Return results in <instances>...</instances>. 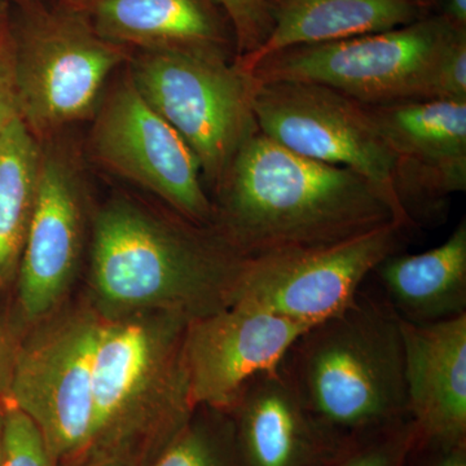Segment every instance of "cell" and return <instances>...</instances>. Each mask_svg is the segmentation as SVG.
Segmentation results:
<instances>
[{"label":"cell","instance_id":"603a6c76","mask_svg":"<svg viewBox=\"0 0 466 466\" xmlns=\"http://www.w3.org/2000/svg\"><path fill=\"white\" fill-rule=\"evenodd\" d=\"M35 424L5 398L3 458L0 466H55Z\"/></svg>","mask_w":466,"mask_h":466},{"label":"cell","instance_id":"30bf717a","mask_svg":"<svg viewBox=\"0 0 466 466\" xmlns=\"http://www.w3.org/2000/svg\"><path fill=\"white\" fill-rule=\"evenodd\" d=\"M253 113L267 137L305 157L363 175L410 228L415 226L398 198L394 153L367 106L321 85L254 81Z\"/></svg>","mask_w":466,"mask_h":466},{"label":"cell","instance_id":"7c38bea8","mask_svg":"<svg viewBox=\"0 0 466 466\" xmlns=\"http://www.w3.org/2000/svg\"><path fill=\"white\" fill-rule=\"evenodd\" d=\"M308 329L244 305L189 320L183 357L192 407L226 410L251 379L278 368Z\"/></svg>","mask_w":466,"mask_h":466},{"label":"cell","instance_id":"44dd1931","mask_svg":"<svg viewBox=\"0 0 466 466\" xmlns=\"http://www.w3.org/2000/svg\"><path fill=\"white\" fill-rule=\"evenodd\" d=\"M152 466H248L225 410L195 408Z\"/></svg>","mask_w":466,"mask_h":466},{"label":"cell","instance_id":"f1b7e54d","mask_svg":"<svg viewBox=\"0 0 466 466\" xmlns=\"http://www.w3.org/2000/svg\"><path fill=\"white\" fill-rule=\"evenodd\" d=\"M440 16L453 29L466 30V0H438Z\"/></svg>","mask_w":466,"mask_h":466},{"label":"cell","instance_id":"52a82bcc","mask_svg":"<svg viewBox=\"0 0 466 466\" xmlns=\"http://www.w3.org/2000/svg\"><path fill=\"white\" fill-rule=\"evenodd\" d=\"M21 9L14 24L21 119L36 137L91 115L128 48L103 38L76 9Z\"/></svg>","mask_w":466,"mask_h":466},{"label":"cell","instance_id":"f546056e","mask_svg":"<svg viewBox=\"0 0 466 466\" xmlns=\"http://www.w3.org/2000/svg\"><path fill=\"white\" fill-rule=\"evenodd\" d=\"M5 397H0V464L3 458V433H5Z\"/></svg>","mask_w":466,"mask_h":466},{"label":"cell","instance_id":"4316f807","mask_svg":"<svg viewBox=\"0 0 466 466\" xmlns=\"http://www.w3.org/2000/svg\"><path fill=\"white\" fill-rule=\"evenodd\" d=\"M404 466H466V441L416 437Z\"/></svg>","mask_w":466,"mask_h":466},{"label":"cell","instance_id":"836d02e7","mask_svg":"<svg viewBox=\"0 0 466 466\" xmlns=\"http://www.w3.org/2000/svg\"><path fill=\"white\" fill-rule=\"evenodd\" d=\"M88 466H121L116 461H95L94 464Z\"/></svg>","mask_w":466,"mask_h":466},{"label":"cell","instance_id":"4dcf8cb0","mask_svg":"<svg viewBox=\"0 0 466 466\" xmlns=\"http://www.w3.org/2000/svg\"><path fill=\"white\" fill-rule=\"evenodd\" d=\"M94 0H58V7H66L70 9H81Z\"/></svg>","mask_w":466,"mask_h":466},{"label":"cell","instance_id":"7402d4cb","mask_svg":"<svg viewBox=\"0 0 466 466\" xmlns=\"http://www.w3.org/2000/svg\"><path fill=\"white\" fill-rule=\"evenodd\" d=\"M417 437L410 416L343 437L314 466H404Z\"/></svg>","mask_w":466,"mask_h":466},{"label":"cell","instance_id":"277c9868","mask_svg":"<svg viewBox=\"0 0 466 466\" xmlns=\"http://www.w3.org/2000/svg\"><path fill=\"white\" fill-rule=\"evenodd\" d=\"M188 321L167 311L101 318L87 452L95 461H116L149 434L165 447L188 421L195 410L183 357Z\"/></svg>","mask_w":466,"mask_h":466},{"label":"cell","instance_id":"5bb4252c","mask_svg":"<svg viewBox=\"0 0 466 466\" xmlns=\"http://www.w3.org/2000/svg\"><path fill=\"white\" fill-rule=\"evenodd\" d=\"M81 179L66 156L43 152L35 208L18 268V303L27 323L60 308L75 281L85 238Z\"/></svg>","mask_w":466,"mask_h":466},{"label":"cell","instance_id":"d6986e66","mask_svg":"<svg viewBox=\"0 0 466 466\" xmlns=\"http://www.w3.org/2000/svg\"><path fill=\"white\" fill-rule=\"evenodd\" d=\"M400 320L431 324L466 314V222L420 254H391L373 269Z\"/></svg>","mask_w":466,"mask_h":466},{"label":"cell","instance_id":"4fadbf2b","mask_svg":"<svg viewBox=\"0 0 466 466\" xmlns=\"http://www.w3.org/2000/svg\"><path fill=\"white\" fill-rule=\"evenodd\" d=\"M394 153L401 207L416 214L466 189V101L416 100L367 106Z\"/></svg>","mask_w":466,"mask_h":466},{"label":"cell","instance_id":"ffe728a7","mask_svg":"<svg viewBox=\"0 0 466 466\" xmlns=\"http://www.w3.org/2000/svg\"><path fill=\"white\" fill-rule=\"evenodd\" d=\"M43 150L17 118L0 135V291L16 280L35 208Z\"/></svg>","mask_w":466,"mask_h":466},{"label":"cell","instance_id":"e0dca14e","mask_svg":"<svg viewBox=\"0 0 466 466\" xmlns=\"http://www.w3.org/2000/svg\"><path fill=\"white\" fill-rule=\"evenodd\" d=\"M76 11L103 38L140 51L227 52L231 43L227 18L213 0H94Z\"/></svg>","mask_w":466,"mask_h":466},{"label":"cell","instance_id":"1f68e13d","mask_svg":"<svg viewBox=\"0 0 466 466\" xmlns=\"http://www.w3.org/2000/svg\"><path fill=\"white\" fill-rule=\"evenodd\" d=\"M412 2L424 15L431 14V9L438 5V0H412Z\"/></svg>","mask_w":466,"mask_h":466},{"label":"cell","instance_id":"484cf974","mask_svg":"<svg viewBox=\"0 0 466 466\" xmlns=\"http://www.w3.org/2000/svg\"><path fill=\"white\" fill-rule=\"evenodd\" d=\"M431 100L466 101V30H453L435 66Z\"/></svg>","mask_w":466,"mask_h":466},{"label":"cell","instance_id":"3957f363","mask_svg":"<svg viewBox=\"0 0 466 466\" xmlns=\"http://www.w3.org/2000/svg\"><path fill=\"white\" fill-rule=\"evenodd\" d=\"M278 368L336 437L408 416L400 318L385 299L364 291L300 334Z\"/></svg>","mask_w":466,"mask_h":466},{"label":"cell","instance_id":"e575fe53","mask_svg":"<svg viewBox=\"0 0 466 466\" xmlns=\"http://www.w3.org/2000/svg\"><path fill=\"white\" fill-rule=\"evenodd\" d=\"M3 14H5V11L2 7H0V15H3Z\"/></svg>","mask_w":466,"mask_h":466},{"label":"cell","instance_id":"cb8c5ba5","mask_svg":"<svg viewBox=\"0 0 466 466\" xmlns=\"http://www.w3.org/2000/svg\"><path fill=\"white\" fill-rule=\"evenodd\" d=\"M223 12L235 39L236 58L259 50L272 29L267 0H213Z\"/></svg>","mask_w":466,"mask_h":466},{"label":"cell","instance_id":"d4e9b609","mask_svg":"<svg viewBox=\"0 0 466 466\" xmlns=\"http://www.w3.org/2000/svg\"><path fill=\"white\" fill-rule=\"evenodd\" d=\"M21 118L17 79V45L14 21L0 15V135Z\"/></svg>","mask_w":466,"mask_h":466},{"label":"cell","instance_id":"ba28073f","mask_svg":"<svg viewBox=\"0 0 466 466\" xmlns=\"http://www.w3.org/2000/svg\"><path fill=\"white\" fill-rule=\"evenodd\" d=\"M20 342L7 400L35 424L55 462L87 455L101 317L92 306L41 321Z\"/></svg>","mask_w":466,"mask_h":466},{"label":"cell","instance_id":"5b68a950","mask_svg":"<svg viewBox=\"0 0 466 466\" xmlns=\"http://www.w3.org/2000/svg\"><path fill=\"white\" fill-rule=\"evenodd\" d=\"M131 81L150 108L183 137L202 177L220 182L242 144L258 130L254 81L227 52L207 48L140 51Z\"/></svg>","mask_w":466,"mask_h":466},{"label":"cell","instance_id":"83f0119b","mask_svg":"<svg viewBox=\"0 0 466 466\" xmlns=\"http://www.w3.org/2000/svg\"><path fill=\"white\" fill-rule=\"evenodd\" d=\"M20 342L0 319V397H7Z\"/></svg>","mask_w":466,"mask_h":466},{"label":"cell","instance_id":"6da1fadb","mask_svg":"<svg viewBox=\"0 0 466 466\" xmlns=\"http://www.w3.org/2000/svg\"><path fill=\"white\" fill-rule=\"evenodd\" d=\"M213 227L242 258L321 247L398 223L363 175L291 152L257 130L217 184Z\"/></svg>","mask_w":466,"mask_h":466},{"label":"cell","instance_id":"9a60e30c","mask_svg":"<svg viewBox=\"0 0 466 466\" xmlns=\"http://www.w3.org/2000/svg\"><path fill=\"white\" fill-rule=\"evenodd\" d=\"M407 412L424 440L466 441V314L400 320Z\"/></svg>","mask_w":466,"mask_h":466},{"label":"cell","instance_id":"7a4b0ae2","mask_svg":"<svg viewBox=\"0 0 466 466\" xmlns=\"http://www.w3.org/2000/svg\"><path fill=\"white\" fill-rule=\"evenodd\" d=\"M244 260L213 226L113 200L92 229V308L104 319L139 311L207 317L231 303Z\"/></svg>","mask_w":466,"mask_h":466},{"label":"cell","instance_id":"2e32d148","mask_svg":"<svg viewBox=\"0 0 466 466\" xmlns=\"http://www.w3.org/2000/svg\"><path fill=\"white\" fill-rule=\"evenodd\" d=\"M225 412L248 466H314L341 440L312 415L279 368L251 379Z\"/></svg>","mask_w":466,"mask_h":466},{"label":"cell","instance_id":"ac0fdd59","mask_svg":"<svg viewBox=\"0 0 466 466\" xmlns=\"http://www.w3.org/2000/svg\"><path fill=\"white\" fill-rule=\"evenodd\" d=\"M272 29L258 51L235 58L244 72L276 52L410 25L428 16L412 0H267Z\"/></svg>","mask_w":466,"mask_h":466},{"label":"cell","instance_id":"8fae6325","mask_svg":"<svg viewBox=\"0 0 466 466\" xmlns=\"http://www.w3.org/2000/svg\"><path fill=\"white\" fill-rule=\"evenodd\" d=\"M97 161L157 195L177 214L213 226V202L202 183L200 162L177 131L155 112L127 75L101 106L91 133Z\"/></svg>","mask_w":466,"mask_h":466},{"label":"cell","instance_id":"d6a6232c","mask_svg":"<svg viewBox=\"0 0 466 466\" xmlns=\"http://www.w3.org/2000/svg\"><path fill=\"white\" fill-rule=\"evenodd\" d=\"M17 2L20 3L21 8H35L46 5L43 0H17Z\"/></svg>","mask_w":466,"mask_h":466},{"label":"cell","instance_id":"9c48e42d","mask_svg":"<svg viewBox=\"0 0 466 466\" xmlns=\"http://www.w3.org/2000/svg\"><path fill=\"white\" fill-rule=\"evenodd\" d=\"M407 229L391 223L334 244L245 258L229 305L314 327L352 305L373 269L400 251Z\"/></svg>","mask_w":466,"mask_h":466},{"label":"cell","instance_id":"8992f818","mask_svg":"<svg viewBox=\"0 0 466 466\" xmlns=\"http://www.w3.org/2000/svg\"><path fill=\"white\" fill-rule=\"evenodd\" d=\"M453 30L428 15L386 32L276 52L249 75L325 86L364 106L431 100L435 66Z\"/></svg>","mask_w":466,"mask_h":466}]
</instances>
